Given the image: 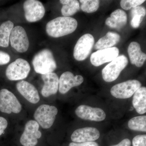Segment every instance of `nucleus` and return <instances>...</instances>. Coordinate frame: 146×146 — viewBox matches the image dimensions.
I'll list each match as a JSON object with an SVG mask.
<instances>
[{"label": "nucleus", "mask_w": 146, "mask_h": 146, "mask_svg": "<svg viewBox=\"0 0 146 146\" xmlns=\"http://www.w3.org/2000/svg\"><path fill=\"white\" fill-rule=\"evenodd\" d=\"M133 146H146V135H137L133 138L132 142Z\"/></svg>", "instance_id": "obj_28"}, {"label": "nucleus", "mask_w": 146, "mask_h": 146, "mask_svg": "<svg viewBox=\"0 0 146 146\" xmlns=\"http://www.w3.org/2000/svg\"><path fill=\"white\" fill-rule=\"evenodd\" d=\"M127 19L125 12L121 9H117L111 13L110 17L107 18L105 23L111 28L119 30L125 25Z\"/></svg>", "instance_id": "obj_19"}, {"label": "nucleus", "mask_w": 146, "mask_h": 146, "mask_svg": "<svg viewBox=\"0 0 146 146\" xmlns=\"http://www.w3.org/2000/svg\"><path fill=\"white\" fill-rule=\"evenodd\" d=\"M78 26L77 21L70 17H59L49 21L46 25L48 35L54 38L72 33Z\"/></svg>", "instance_id": "obj_1"}, {"label": "nucleus", "mask_w": 146, "mask_h": 146, "mask_svg": "<svg viewBox=\"0 0 146 146\" xmlns=\"http://www.w3.org/2000/svg\"><path fill=\"white\" fill-rule=\"evenodd\" d=\"M69 146H99V145L98 143L95 142H88L80 143L72 142L69 144Z\"/></svg>", "instance_id": "obj_30"}, {"label": "nucleus", "mask_w": 146, "mask_h": 146, "mask_svg": "<svg viewBox=\"0 0 146 146\" xmlns=\"http://www.w3.org/2000/svg\"><path fill=\"white\" fill-rule=\"evenodd\" d=\"M39 125L36 121L30 120L26 124L23 133L20 138V143L24 146H35L42 134Z\"/></svg>", "instance_id": "obj_8"}, {"label": "nucleus", "mask_w": 146, "mask_h": 146, "mask_svg": "<svg viewBox=\"0 0 146 146\" xmlns=\"http://www.w3.org/2000/svg\"><path fill=\"white\" fill-rule=\"evenodd\" d=\"M132 104L136 112L140 115L146 112V88L141 87L133 94Z\"/></svg>", "instance_id": "obj_20"}, {"label": "nucleus", "mask_w": 146, "mask_h": 146, "mask_svg": "<svg viewBox=\"0 0 146 146\" xmlns=\"http://www.w3.org/2000/svg\"><path fill=\"white\" fill-rule=\"evenodd\" d=\"M145 1V0H122L121 1L120 5L123 9L128 10L141 5Z\"/></svg>", "instance_id": "obj_27"}, {"label": "nucleus", "mask_w": 146, "mask_h": 146, "mask_svg": "<svg viewBox=\"0 0 146 146\" xmlns=\"http://www.w3.org/2000/svg\"><path fill=\"white\" fill-rule=\"evenodd\" d=\"M22 110V105L16 96L7 89L0 91V111L10 114H18Z\"/></svg>", "instance_id": "obj_6"}, {"label": "nucleus", "mask_w": 146, "mask_h": 146, "mask_svg": "<svg viewBox=\"0 0 146 146\" xmlns=\"http://www.w3.org/2000/svg\"><path fill=\"white\" fill-rule=\"evenodd\" d=\"M70 0H60V3L61 4L64 5L67 4L68 3L70 2Z\"/></svg>", "instance_id": "obj_33"}, {"label": "nucleus", "mask_w": 146, "mask_h": 146, "mask_svg": "<svg viewBox=\"0 0 146 146\" xmlns=\"http://www.w3.org/2000/svg\"><path fill=\"white\" fill-rule=\"evenodd\" d=\"M16 88L21 95L29 102L35 104L40 100L38 91L31 83L21 80L16 84Z\"/></svg>", "instance_id": "obj_16"}, {"label": "nucleus", "mask_w": 146, "mask_h": 146, "mask_svg": "<svg viewBox=\"0 0 146 146\" xmlns=\"http://www.w3.org/2000/svg\"><path fill=\"white\" fill-rule=\"evenodd\" d=\"M100 132L96 128L85 127L76 129L71 136V140L74 143L94 142L99 138Z\"/></svg>", "instance_id": "obj_14"}, {"label": "nucleus", "mask_w": 146, "mask_h": 146, "mask_svg": "<svg viewBox=\"0 0 146 146\" xmlns=\"http://www.w3.org/2000/svg\"><path fill=\"white\" fill-rule=\"evenodd\" d=\"M75 113L77 117L82 119L94 121H102L106 117V114L102 109L82 105L77 108Z\"/></svg>", "instance_id": "obj_12"}, {"label": "nucleus", "mask_w": 146, "mask_h": 146, "mask_svg": "<svg viewBox=\"0 0 146 146\" xmlns=\"http://www.w3.org/2000/svg\"><path fill=\"white\" fill-rule=\"evenodd\" d=\"M146 14V9L143 7L138 6L132 8L130 12L131 26L134 29L137 28L140 26Z\"/></svg>", "instance_id": "obj_23"}, {"label": "nucleus", "mask_w": 146, "mask_h": 146, "mask_svg": "<svg viewBox=\"0 0 146 146\" xmlns=\"http://www.w3.org/2000/svg\"><path fill=\"white\" fill-rule=\"evenodd\" d=\"M11 45L19 52L27 51L29 46V42L25 30L23 27L17 26L13 28L9 38Z\"/></svg>", "instance_id": "obj_10"}, {"label": "nucleus", "mask_w": 146, "mask_h": 146, "mask_svg": "<svg viewBox=\"0 0 146 146\" xmlns=\"http://www.w3.org/2000/svg\"><path fill=\"white\" fill-rule=\"evenodd\" d=\"M23 7L25 17L30 23L37 22L44 16V7L37 0H27L24 3Z\"/></svg>", "instance_id": "obj_11"}, {"label": "nucleus", "mask_w": 146, "mask_h": 146, "mask_svg": "<svg viewBox=\"0 0 146 146\" xmlns=\"http://www.w3.org/2000/svg\"><path fill=\"white\" fill-rule=\"evenodd\" d=\"M81 9L84 12L91 13L97 11L100 5V1L98 0H80Z\"/></svg>", "instance_id": "obj_26"}, {"label": "nucleus", "mask_w": 146, "mask_h": 146, "mask_svg": "<svg viewBox=\"0 0 146 146\" xmlns=\"http://www.w3.org/2000/svg\"><path fill=\"white\" fill-rule=\"evenodd\" d=\"M83 81L82 76H74L71 72H65L62 74L59 79V92L61 94H66L73 87L80 85Z\"/></svg>", "instance_id": "obj_15"}, {"label": "nucleus", "mask_w": 146, "mask_h": 146, "mask_svg": "<svg viewBox=\"0 0 146 146\" xmlns=\"http://www.w3.org/2000/svg\"><path fill=\"white\" fill-rule=\"evenodd\" d=\"M32 63L35 72L42 75L52 72L57 68L53 55L49 50L44 49L37 53Z\"/></svg>", "instance_id": "obj_2"}, {"label": "nucleus", "mask_w": 146, "mask_h": 146, "mask_svg": "<svg viewBox=\"0 0 146 146\" xmlns=\"http://www.w3.org/2000/svg\"><path fill=\"white\" fill-rule=\"evenodd\" d=\"M120 36L118 33L113 32H108L103 37H102L95 45L96 50L103 49L111 48L119 42Z\"/></svg>", "instance_id": "obj_21"}, {"label": "nucleus", "mask_w": 146, "mask_h": 146, "mask_svg": "<svg viewBox=\"0 0 146 146\" xmlns=\"http://www.w3.org/2000/svg\"><path fill=\"white\" fill-rule=\"evenodd\" d=\"M13 28L14 24L10 21L4 22L0 26V46L8 47L11 33Z\"/></svg>", "instance_id": "obj_22"}, {"label": "nucleus", "mask_w": 146, "mask_h": 146, "mask_svg": "<svg viewBox=\"0 0 146 146\" xmlns=\"http://www.w3.org/2000/svg\"><path fill=\"white\" fill-rule=\"evenodd\" d=\"M141 85V82L138 80H129L112 86L110 93L116 98L125 99L132 96Z\"/></svg>", "instance_id": "obj_7"}, {"label": "nucleus", "mask_w": 146, "mask_h": 146, "mask_svg": "<svg viewBox=\"0 0 146 146\" xmlns=\"http://www.w3.org/2000/svg\"><path fill=\"white\" fill-rule=\"evenodd\" d=\"M7 125L8 122L5 118L0 117V136L4 133Z\"/></svg>", "instance_id": "obj_31"}, {"label": "nucleus", "mask_w": 146, "mask_h": 146, "mask_svg": "<svg viewBox=\"0 0 146 146\" xmlns=\"http://www.w3.org/2000/svg\"><path fill=\"white\" fill-rule=\"evenodd\" d=\"M131 142L130 140L128 138H125L121 141L117 145L112 146H131Z\"/></svg>", "instance_id": "obj_32"}, {"label": "nucleus", "mask_w": 146, "mask_h": 146, "mask_svg": "<svg viewBox=\"0 0 146 146\" xmlns=\"http://www.w3.org/2000/svg\"><path fill=\"white\" fill-rule=\"evenodd\" d=\"M42 78L44 82L41 94L44 97H48L57 93L58 89L59 78L54 73H50L42 75Z\"/></svg>", "instance_id": "obj_17"}, {"label": "nucleus", "mask_w": 146, "mask_h": 146, "mask_svg": "<svg viewBox=\"0 0 146 146\" xmlns=\"http://www.w3.org/2000/svg\"><path fill=\"white\" fill-rule=\"evenodd\" d=\"M128 126L131 130L146 131V116H140L131 118L128 122Z\"/></svg>", "instance_id": "obj_24"}, {"label": "nucleus", "mask_w": 146, "mask_h": 146, "mask_svg": "<svg viewBox=\"0 0 146 146\" xmlns=\"http://www.w3.org/2000/svg\"><path fill=\"white\" fill-rule=\"evenodd\" d=\"M119 50L117 47L99 50L91 54L90 60L91 64L96 67L112 61L118 57Z\"/></svg>", "instance_id": "obj_13"}, {"label": "nucleus", "mask_w": 146, "mask_h": 146, "mask_svg": "<svg viewBox=\"0 0 146 146\" xmlns=\"http://www.w3.org/2000/svg\"><path fill=\"white\" fill-rule=\"evenodd\" d=\"M30 70V65L28 62L19 58L8 65L6 70V76L11 81L22 80L26 78Z\"/></svg>", "instance_id": "obj_5"}, {"label": "nucleus", "mask_w": 146, "mask_h": 146, "mask_svg": "<svg viewBox=\"0 0 146 146\" xmlns=\"http://www.w3.org/2000/svg\"><path fill=\"white\" fill-rule=\"evenodd\" d=\"M10 56L7 53L0 51V65L7 64L10 61Z\"/></svg>", "instance_id": "obj_29"}, {"label": "nucleus", "mask_w": 146, "mask_h": 146, "mask_svg": "<svg viewBox=\"0 0 146 146\" xmlns=\"http://www.w3.org/2000/svg\"><path fill=\"white\" fill-rule=\"evenodd\" d=\"M58 112L57 108L55 106L43 104L36 110L34 117L39 125L47 129L52 126Z\"/></svg>", "instance_id": "obj_4"}, {"label": "nucleus", "mask_w": 146, "mask_h": 146, "mask_svg": "<svg viewBox=\"0 0 146 146\" xmlns=\"http://www.w3.org/2000/svg\"><path fill=\"white\" fill-rule=\"evenodd\" d=\"M80 9L79 3L76 0H71L67 4L64 5L61 9L63 16L70 17L75 14Z\"/></svg>", "instance_id": "obj_25"}, {"label": "nucleus", "mask_w": 146, "mask_h": 146, "mask_svg": "<svg viewBox=\"0 0 146 146\" xmlns=\"http://www.w3.org/2000/svg\"><path fill=\"white\" fill-rule=\"evenodd\" d=\"M128 60L123 55L118 56L108 64L102 70V75L105 81L108 82L115 81L120 73L126 67Z\"/></svg>", "instance_id": "obj_3"}, {"label": "nucleus", "mask_w": 146, "mask_h": 146, "mask_svg": "<svg viewBox=\"0 0 146 146\" xmlns=\"http://www.w3.org/2000/svg\"><path fill=\"white\" fill-rule=\"evenodd\" d=\"M127 51L131 64L137 67H142L145 61L146 55L141 51L139 44L131 42L128 47Z\"/></svg>", "instance_id": "obj_18"}, {"label": "nucleus", "mask_w": 146, "mask_h": 146, "mask_svg": "<svg viewBox=\"0 0 146 146\" xmlns=\"http://www.w3.org/2000/svg\"><path fill=\"white\" fill-rule=\"evenodd\" d=\"M95 40L93 35L85 34L79 38L75 46L74 56L78 61L86 59L91 53Z\"/></svg>", "instance_id": "obj_9"}]
</instances>
